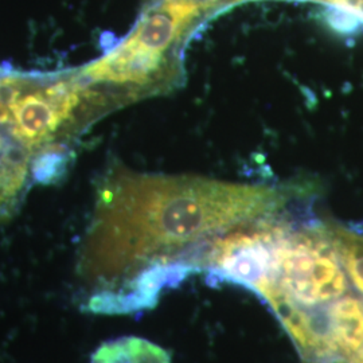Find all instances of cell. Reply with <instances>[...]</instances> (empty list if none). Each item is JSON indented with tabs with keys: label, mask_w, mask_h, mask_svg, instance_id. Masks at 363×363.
<instances>
[{
	"label": "cell",
	"mask_w": 363,
	"mask_h": 363,
	"mask_svg": "<svg viewBox=\"0 0 363 363\" xmlns=\"http://www.w3.org/2000/svg\"><path fill=\"white\" fill-rule=\"evenodd\" d=\"M310 190L306 184L273 187L112 164L97 183L78 277L89 296L123 292L156 265H191L195 252L214 237L279 213Z\"/></svg>",
	"instance_id": "1"
},
{
	"label": "cell",
	"mask_w": 363,
	"mask_h": 363,
	"mask_svg": "<svg viewBox=\"0 0 363 363\" xmlns=\"http://www.w3.org/2000/svg\"><path fill=\"white\" fill-rule=\"evenodd\" d=\"M208 16L194 0H157L115 49L77 70L78 78L104 115L175 91L184 78V45Z\"/></svg>",
	"instance_id": "2"
},
{
	"label": "cell",
	"mask_w": 363,
	"mask_h": 363,
	"mask_svg": "<svg viewBox=\"0 0 363 363\" xmlns=\"http://www.w3.org/2000/svg\"><path fill=\"white\" fill-rule=\"evenodd\" d=\"M350 283L325 222L298 225L284 210L277 214L274 286L303 310H312L342 298Z\"/></svg>",
	"instance_id": "3"
},
{
	"label": "cell",
	"mask_w": 363,
	"mask_h": 363,
	"mask_svg": "<svg viewBox=\"0 0 363 363\" xmlns=\"http://www.w3.org/2000/svg\"><path fill=\"white\" fill-rule=\"evenodd\" d=\"M33 152L10 133L0 151V222L13 218L31 183Z\"/></svg>",
	"instance_id": "4"
},
{
	"label": "cell",
	"mask_w": 363,
	"mask_h": 363,
	"mask_svg": "<svg viewBox=\"0 0 363 363\" xmlns=\"http://www.w3.org/2000/svg\"><path fill=\"white\" fill-rule=\"evenodd\" d=\"M327 308L337 355L351 359L363 346V298L342 296Z\"/></svg>",
	"instance_id": "5"
},
{
	"label": "cell",
	"mask_w": 363,
	"mask_h": 363,
	"mask_svg": "<svg viewBox=\"0 0 363 363\" xmlns=\"http://www.w3.org/2000/svg\"><path fill=\"white\" fill-rule=\"evenodd\" d=\"M91 363H172L164 349L143 337H120L101 345Z\"/></svg>",
	"instance_id": "6"
},
{
	"label": "cell",
	"mask_w": 363,
	"mask_h": 363,
	"mask_svg": "<svg viewBox=\"0 0 363 363\" xmlns=\"http://www.w3.org/2000/svg\"><path fill=\"white\" fill-rule=\"evenodd\" d=\"M327 233L330 235L337 256L342 261L352 286L363 294V237L357 232H351L335 222H325Z\"/></svg>",
	"instance_id": "7"
},
{
	"label": "cell",
	"mask_w": 363,
	"mask_h": 363,
	"mask_svg": "<svg viewBox=\"0 0 363 363\" xmlns=\"http://www.w3.org/2000/svg\"><path fill=\"white\" fill-rule=\"evenodd\" d=\"M73 159L67 144H52L38 151L31 162V181L52 184L64 178L66 169Z\"/></svg>",
	"instance_id": "8"
},
{
	"label": "cell",
	"mask_w": 363,
	"mask_h": 363,
	"mask_svg": "<svg viewBox=\"0 0 363 363\" xmlns=\"http://www.w3.org/2000/svg\"><path fill=\"white\" fill-rule=\"evenodd\" d=\"M155 1H157V0H145V7L155 3ZM194 1L196 4H199L208 15L217 11L220 7L225 6V3H226V0H194Z\"/></svg>",
	"instance_id": "9"
},
{
	"label": "cell",
	"mask_w": 363,
	"mask_h": 363,
	"mask_svg": "<svg viewBox=\"0 0 363 363\" xmlns=\"http://www.w3.org/2000/svg\"><path fill=\"white\" fill-rule=\"evenodd\" d=\"M9 136H10V132H9V130L0 125V151H1V148L4 147V144H6L7 139H9Z\"/></svg>",
	"instance_id": "10"
},
{
	"label": "cell",
	"mask_w": 363,
	"mask_h": 363,
	"mask_svg": "<svg viewBox=\"0 0 363 363\" xmlns=\"http://www.w3.org/2000/svg\"><path fill=\"white\" fill-rule=\"evenodd\" d=\"M352 363H363V346L359 349V351L351 358Z\"/></svg>",
	"instance_id": "11"
},
{
	"label": "cell",
	"mask_w": 363,
	"mask_h": 363,
	"mask_svg": "<svg viewBox=\"0 0 363 363\" xmlns=\"http://www.w3.org/2000/svg\"><path fill=\"white\" fill-rule=\"evenodd\" d=\"M242 1H252V0H226L225 6H228V4H233V3H242ZM222 7H223V6H222Z\"/></svg>",
	"instance_id": "12"
},
{
	"label": "cell",
	"mask_w": 363,
	"mask_h": 363,
	"mask_svg": "<svg viewBox=\"0 0 363 363\" xmlns=\"http://www.w3.org/2000/svg\"><path fill=\"white\" fill-rule=\"evenodd\" d=\"M354 232H357V233L363 234V223L361 225H357L355 228H354Z\"/></svg>",
	"instance_id": "13"
}]
</instances>
